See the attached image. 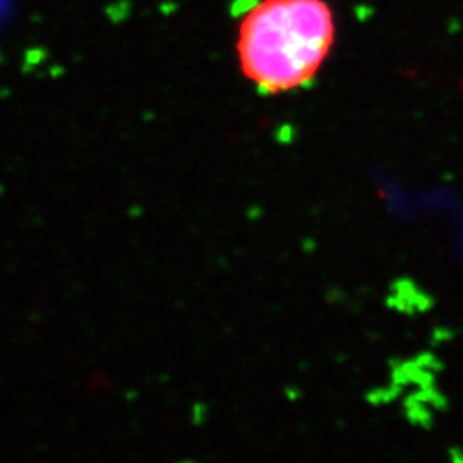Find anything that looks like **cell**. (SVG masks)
<instances>
[{"label": "cell", "mask_w": 463, "mask_h": 463, "mask_svg": "<svg viewBox=\"0 0 463 463\" xmlns=\"http://www.w3.org/2000/svg\"><path fill=\"white\" fill-rule=\"evenodd\" d=\"M335 33L326 0H261L239 23V66L265 95L302 90L325 66Z\"/></svg>", "instance_id": "cell-1"}]
</instances>
